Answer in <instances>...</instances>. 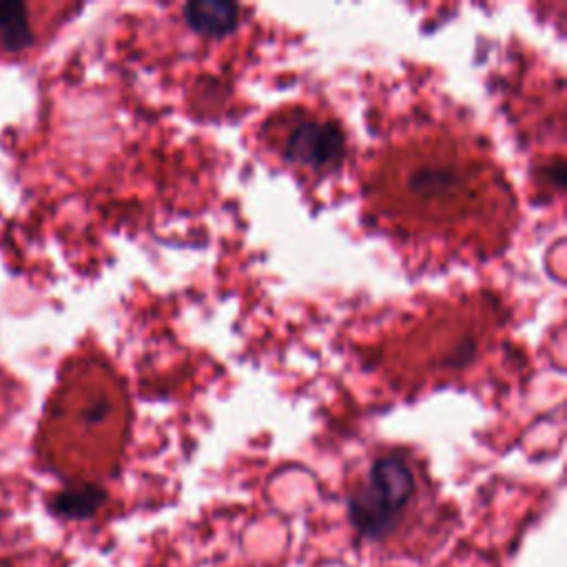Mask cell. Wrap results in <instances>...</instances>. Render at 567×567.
<instances>
[{"instance_id": "1", "label": "cell", "mask_w": 567, "mask_h": 567, "mask_svg": "<svg viewBox=\"0 0 567 567\" xmlns=\"http://www.w3.org/2000/svg\"><path fill=\"white\" fill-rule=\"evenodd\" d=\"M414 494V476L399 456H383L372 463L365 481L352 492L348 512L352 525L370 538L385 536L401 518Z\"/></svg>"}, {"instance_id": "2", "label": "cell", "mask_w": 567, "mask_h": 567, "mask_svg": "<svg viewBox=\"0 0 567 567\" xmlns=\"http://www.w3.org/2000/svg\"><path fill=\"white\" fill-rule=\"evenodd\" d=\"M346 151L343 131L332 122L303 120L286 140V157L315 171L334 166Z\"/></svg>"}, {"instance_id": "3", "label": "cell", "mask_w": 567, "mask_h": 567, "mask_svg": "<svg viewBox=\"0 0 567 567\" xmlns=\"http://www.w3.org/2000/svg\"><path fill=\"white\" fill-rule=\"evenodd\" d=\"M184 18L197 33L226 35L237 27L239 7L219 0H195L184 4Z\"/></svg>"}, {"instance_id": "4", "label": "cell", "mask_w": 567, "mask_h": 567, "mask_svg": "<svg viewBox=\"0 0 567 567\" xmlns=\"http://www.w3.org/2000/svg\"><path fill=\"white\" fill-rule=\"evenodd\" d=\"M0 44L9 53L24 51L33 44L29 13L20 0H0Z\"/></svg>"}, {"instance_id": "5", "label": "cell", "mask_w": 567, "mask_h": 567, "mask_svg": "<svg viewBox=\"0 0 567 567\" xmlns=\"http://www.w3.org/2000/svg\"><path fill=\"white\" fill-rule=\"evenodd\" d=\"M104 501V492L93 487V485H82L73 489H64L55 496L53 507L58 514L69 516V518H84L93 514Z\"/></svg>"}]
</instances>
